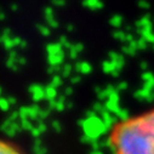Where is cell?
<instances>
[{"label": "cell", "mask_w": 154, "mask_h": 154, "mask_svg": "<svg viewBox=\"0 0 154 154\" xmlns=\"http://www.w3.org/2000/svg\"><path fill=\"white\" fill-rule=\"evenodd\" d=\"M52 4L56 6H63L66 4V2L64 0H52Z\"/></svg>", "instance_id": "obj_4"}, {"label": "cell", "mask_w": 154, "mask_h": 154, "mask_svg": "<svg viewBox=\"0 0 154 154\" xmlns=\"http://www.w3.org/2000/svg\"><path fill=\"white\" fill-rule=\"evenodd\" d=\"M106 142L110 154H154V104L117 119Z\"/></svg>", "instance_id": "obj_1"}, {"label": "cell", "mask_w": 154, "mask_h": 154, "mask_svg": "<svg viewBox=\"0 0 154 154\" xmlns=\"http://www.w3.org/2000/svg\"><path fill=\"white\" fill-rule=\"evenodd\" d=\"M12 9H14V10H16V9H17V5H15V4H14V5H12Z\"/></svg>", "instance_id": "obj_5"}, {"label": "cell", "mask_w": 154, "mask_h": 154, "mask_svg": "<svg viewBox=\"0 0 154 154\" xmlns=\"http://www.w3.org/2000/svg\"><path fill=\"white\" fill-rule=\"evenodd\" d=\"M45 14H46V17L50 20V18H52V14H54V11H52L51 8H46V9H45Z\"/></svg>", "instance_id": "obj_3"}, {"label": "cell", "mask_w": 154, "mask_h": 154, "mask_svg": "<svg viewBox=\"0 0 154 154\" xmlns=\"http://www.w3.org/2000/svg\"><path fill=\"white\" fill-rule=\"evenodd\" d=\"M0 154H27V152L14 140L0 134Z\"/></svg>", "instance_id": "obj_2"}]
</instances>
